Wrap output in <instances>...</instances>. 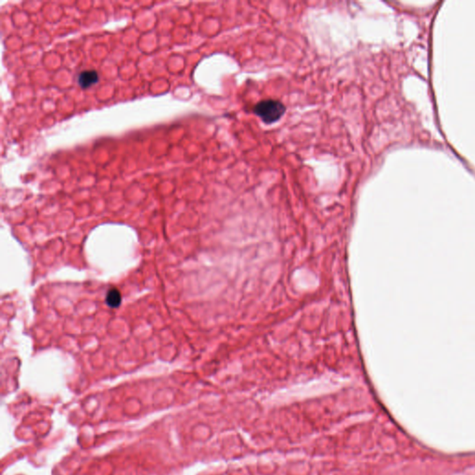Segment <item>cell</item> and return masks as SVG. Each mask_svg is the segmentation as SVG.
Masks as SVG:
<instances>
[{"label":"cell","mask_w":475,"mask_h":475,"mask_svg":"<svg viewBox=\"0 0 475 475\" xmlns=\"http://www.w3.org/2000/svg\"><path fill=\"white\" fill-rule=\"evenodd\" d=\"M253 113L265 124L271 125L281 119L286 113V107L280 101L268 99L256 103Z\"/></svg>","instance_id":"6da1fadb"},{"label":"cell","mask_w":475,"mask_h":475,"mask_svg":"<svg viewBox=\"0 0 475 475\" xmlns=\"http://www.w3.org/2000/svg\"><path fill=\"white\" fill-rule=\"evenodd\" d=\"M99 73L95 70H85L80 72L78 84L83 89H87L99 82Z\"/></svg>","instance_id":"7a4b0ae2"},{"label":"cell","mask_w":475,"mask_h":475,"mask_svg":"<svg viewBox=\"0 0 475 475\" xmlns=\"http://www.w3.org/2000/svg\"><path fill=\"white\" fill-rule=\"evenodd\" d=\"M105 302L107 306L111 308H117L120 307L121 303H122V295H121L120 291L115 287L111 288L107 292Z\"/></svg>","instance_id":"3957f363"}]
</instances>
